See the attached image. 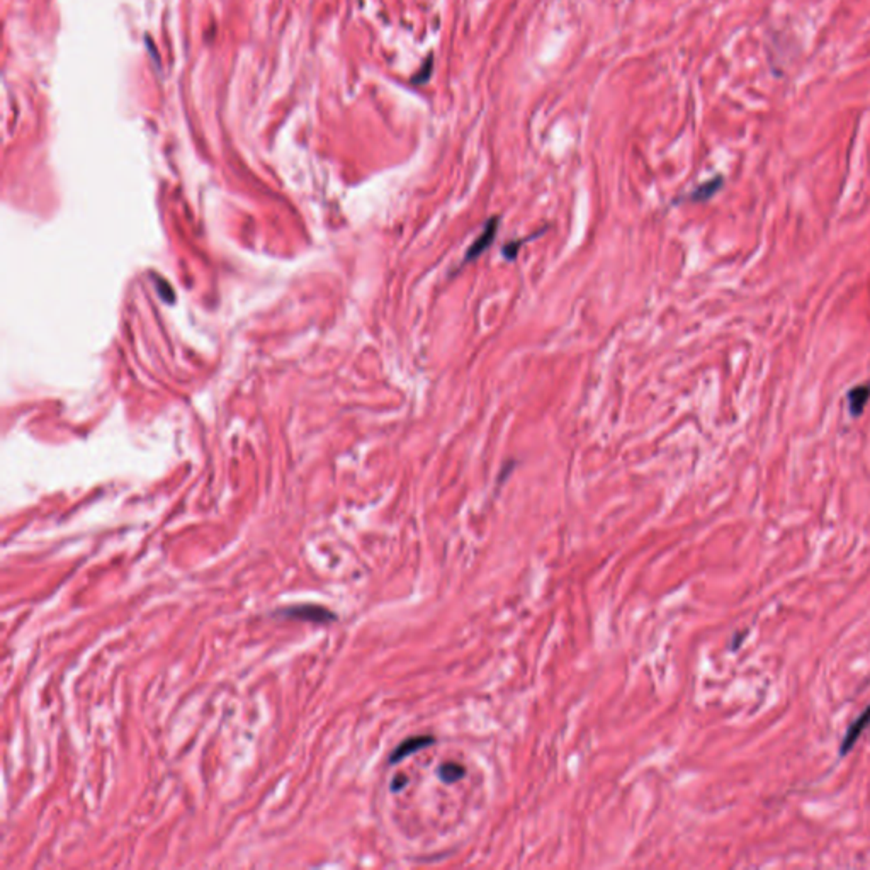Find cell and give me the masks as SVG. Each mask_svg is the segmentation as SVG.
I'll use <instances>...</instances> for the list:
<instances>
[{"instance_id":"obj_1","label":"cell","mask_w":870,"mask_h":870,"mask_svg":"<svg viewBox=\"0 0 870 870\" xmlns=\"http://www.w3.org/2000/svg\"><path fill=\"white\" fill-rule=\"evenodd\" d=\"M497 230H498V218L490 219V222L486 223V226H485V230H483V233L479 235V237L474 240L473 245H471L469 249H467L466 262L478 258L479 255H481L486 249H488L490 245H492L495 235H497Z\"/></svg>"},{"instance_id":"obj_2","label":"cell","mask_w":870,"mask_h":870,"mask_svg":"<svg viewBox=\"0 0 870 870\" xmlns=\"http://www.w3.org/2000/svg\"><path fill=\"white\" fill-rule=\"evenodd\" d=\"M434 743H435V740L432 736L408 738V740H405L403 743L396 746V749H394V752L391 753V756H389V761H391V763H398V761L403 760L405 756L412 755V753L419 752V749L421 748H427V746H430Z\"/></svg>"},{"instance_id":"obj_3","label":"cell","mask_w":870,"mask_h":870,"mask_svg":"<svg viewBox=\"0 0 870 870\" xmlns=\"http://www.w3.org/2000/svg\"><path fill=\"white\" fill-rule=\"evenodd\" d=\"M869 724H870V706L860 714V717H858L857 721L850 726L848 731H846L845 738H843V741L840 745V755H846V753L853 748V745L857 743L860 734L864 733V729L867 728Z\"/></svg>"},{"instance_id":"obj_4","label":"cell","mask_w":870,"mask_h":870,"mask_svg":"<svg viewBox=\"0 0 870 870\" xmlns=\"http://www.w3.org/2000/svg\"><path fill=\"white\" fill-rule=\"evenodd\" d=\"M846 398H848V410L852 417H860L864 408L867 407V401L870 400V382L852 388L846 394Z\"/></svg>"},{"instance_id":"obj_5","label":"cell","mask_w":870,"mask_h":870,"mask_svg":"<svg viewBox=\"0 0 870 870\" xmlns=\"http://www.w3.org/2000/svg\"><path fill=\"white\" fill-rule=\"evenodd\" d=\"M284 614L293 617H300V619H308V621H315V622H327V621H334L335 616L330 614V610L323 609V607H315V605H304V607H293V609H288Z\"/></svg>"},{"instance_id":"obj_6","label":"cell","mask_w":870,"mask_h":870,"mask_svg":"<svg viewBox=\"0 0 870 870\" xmlns=\"http://www.w3.org/2000/svg\"><path fill=\"white\" fill-rule=\"evenodd\" d=\"M721 187H722V177H719V176L714 177V179L707 180V182H704V184L699 185V187L695 189V191L690 194V201H707V199H710V197L716 194V192Z\"/></svg>"},{"instance_id":"obj_7","label":"cell","mask_w":870,"mask_h":870,"mask_svg":"<svg viewBox=\"0 0 870 870\" xmlns=\"http://www.w3.org/2000/svg\"><path fill=\"white\" fill-rule=\"evenodd\" d=\"M464 767L461 765H456V763H446L439 768V777L444 780L446 784H452V782H458L464 777Z\"/></svg>"},{"instance_id":"obj_8","label":"cell","mask_w":870,"mask_h":870,"mask_svg":"<svg viewBox=\"0 0 870 870\" xmlns=\"http://www.w3.org/2000/svg\"><path fill=\"white\" fill-rule=\"evenodd\" d=\"M407 782H408L407 777H405V775H398L396 779H394L393 782H391V791H393V792H398V791H400V789H403L405 786H407Z\"/></svg>"}]
</instances>
